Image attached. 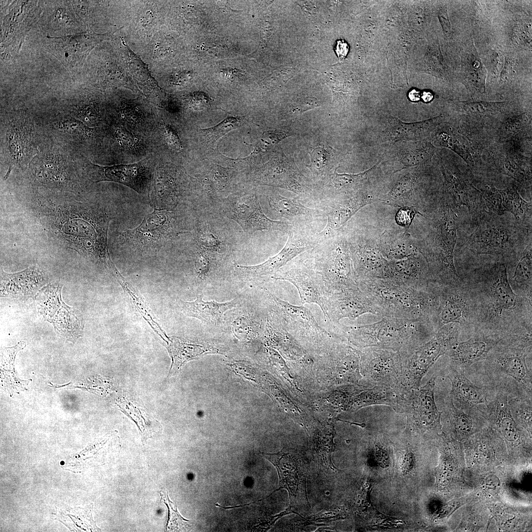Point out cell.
<instances>
[{"instance_id": "cell-49", "label": "cell", "mask_w": 532, "mask_h": 532, "mask_svg": "<svg viewBox=\"0 0 532 532\" xmlns=\"http://www.w3.org/2000/svg\"><path fill=\"white\" fill-rule=\"evenodd\" d=\"M210 260L208 255L203 251L199 252L195 261V268L200 278L204 279L208 275L210 267Z\"/></svg>"}, {"instance_id": "cell-27", "label": "cell", "mask_w": 532, "mask_h": 532, "mask_svg": "<svg viewBox=\"0 0 532 532\" xmlns=\"http://www.w3.org/2000/svg\"><path fill=\"white\" fill-rule=\"evenodd\" d=\"M445 414L450 433L454 439L461 441L479 432L481 422L485 419L477 407L468 412L457 407L449 395L445 401Z\"/></svg>"}, {"instance_id": "cell-55", "label": "cell", "mask_w": 532, "mask_h": 532, "mask_svg": "<svg viewBox=\"0 0 532 532\" xmlns=\"http://www.w3.org/2000/svg\"><path fill=\"white\" fill-rule=\"evenodd\" d=\"M137 109V108H136ZM135 108L127 107L122 110V115L129 122L137 124L141 121L140 113Z\"/></svg>"}, {"instance_id": "cell-1", "label": "cell", "mask_w": 532, "mask_h": 532, "mask_svg": "<svg viewBox=\"0 0 532 532\" xmlns=\"http://www.w3.org/2000/svg\"><path fill=\"white\" fill-rule=\"evenodd\" d=\"M461 277L475 303V332L501 339L532 332V302L514 293L508 281L505 263L496 261Z\"/></svg>"}, {"instance_id": "cell-4", "label": "cell", "mask_w": 532, "mask_h": 532, "mask_svg": "<svg viewBox=\"0 0 532 532\" xmlns=\"http://www.w3.org/2000/svg\"><path fill=\"white\" fill-rule=\"evenodd\" d=\"M433 218V230L427 238L428 244H416L428 268L429 283L454 285L462 282L454 263L457 238V216L451 206L444 202Z\"/></svg>"}, {"instance_id": "cell-54", "label": "cell", "mask_w": 532, "mask_h": 532, "mask_svg": "<svg viewBox=\"0 0 532 532\" xmlns=\"http://www.w3.org/2000/svg\"><path fill=\"white\" fill-rule=\"evenodd\" d=\"M287 136L285 133L279 131H267L263 133L262 140L268 145H274Z\"/></svg>"}, {"instance_id": "cell-7", "label": "cell", "mask_w": 532, "mask_h": 532, "mask_svg": "<svg viewBox=\"0 0 532 532\" xmlns=\"http://www.w3.org/2000/svg\"><path fill=\"white\" fill-rule=\"evenodd\" d=\"M488 213L489 217L482 214L478 218L479 224L468 239L466 246L474 254L493 256L497 261L512 265L523 252L516 247V228L491 217Z\"/></svg>"}, {"instance_id": "cell-30", "label": "cell", "mask_w": 532, "mask_h": 532, "mask_svg": "<svg viewBox=\"0 0 532 532\" xmlns=\"http://www.w3.org/2000/svg\"><path fill=\"white\" fill-rule=\"evenodd\" d=\"M43 278L34 267L16 273L8 274L1 268L0 294L2 297H21L34 294L42 285Z\"/></svg>"}, {"instance_id": "cell-40", "label": "cell", "mask_w": 532, "mask_h": 532, "mask_svg": "<svg viewBox=\"0 0 532 532\" xmlns=\"http://www.w3.org/2000/svg\"><path fill=\"white\" fill-rule=\"evenodd\" d=\"M264 457L277 468L281 487L290 490L293 483H297V470L293 461L287 454L282 451L275 454H264Z\"/></svg>"}, {"instance_id": "cell-48", "label": "cell", "mask_w": 532, "mask_h": 532, "mask_svg": "<svg viewBox=\"0 0 532 532\" xmlns=\"http://www.w3.org/2000/svg\"><path fill=\"white\" fill-rule=\"evenodd\" d=\"M117 139L120 145L129 149H135L139 144L137 137L127 130L119 128L116 131Z\"/></svg>"}, {"instance_id": "cell-35", "label": "cell", "mask_w": 532, "mask_h": 532, "mask_svg": "<svg viewBox=\"0 0 532 532\" xmlns=\"http://www.w3.org/2000/svg\"><path fill=\"white\" fill-rule=\"evenodd\" d=\"M166 348L172 359L170 373L174 374L185 363L204 354L219 353L220 351L209 346L183 342L177 337L168 339Z\"/></svg>"}, {"instance_id": "cell-2", "label": "cell", "mask_w": 532, "mask_h": 532, "mask_svg": "<svg viewBox=\"0 0 532 532\" xmlns=\"http://www.w3.org/2000/svg\"><path fill=\"white\" fill-rule=\"evenodd\" d=\"M428 319L407 320L384 317L373 323L342 327L341 334L364 347L400 351L418 346L436 333Z\"/></svg>"}, {"instance_id": "cell-19", "label": "cell", "mask_w": 532, "mask_h": 532, "mask_svg": "<svg viewBox=\"0 0 532 532\" xmlns=\"http://www.w3.org/2000/svg\"><path fill=\"white\" fill-rule=\"evenodd\" d=\"M372 199L363 191L352 193L341 198H331L315 203L327 218L324 229L318 233L319 240L331 238L342 229L348 221L361 208L372 202Z\"/></svg>"}, {"instance_id": "cell-9", "label": "cell", "mask_w": 532, "mask_h": 532, "mask_svg": "<svg viewBox=\"0 0 532 532\" xmlns=\"http://www.w3.org/2000/svg\"><path fill=\"white\" fill-rule=\"evenodd\" d=\"M438 299V306L431 322L436 332L450 323L459 324L471 334L476 331L477 314L474 301L465 282L454 285L429 283Z\"/></svg>"}, {"instance_id": "cell-18", "label": "cell", "mask_w": 532, "mask_h": 532, "mask_svg": "<svg viewBox=\"0 0 532 532\" xmlns=\"http://www.w3.org/2000/svg\"><path fill=\"white\" fill-rule=\"evenodd\" d=\"M328 320L334 329L343 318L355 319L364 315L384 316L370 299L359 287L343 290L326 297Z\"/></svg>"}, {"instance_id": "cell-36", "label": "cell", "mask_w": 532, "mask_h": 532, "mask_svg": "<svg viewBox=\"0 0 532 532\" xmlns=\"http://www.w3.org/2000/svg\"><path fill=\"white\" fill-rule=\"evenodd\" d=\"M440 116L415 123H404L396 118L389 120L386 133L392 141L416 139L427 135L439 122Z\"/></svg>"}, {"instance_id": "cell-12", "label": "cell", "mask_w": 532, "mask_h": 532, "mask_svg": "<svg viewBox=\"0 0 532 532\" xmlns=\"http://www.w3.org/2000/svg\"><path fill=\"white\" fill-rule=\"evenodd\" d=\"M296 258L281 268L273 279L292 283L298 290L301 304H317L327 320L326 295L323 281L313 265L309 251Z\"/></svg>"}, {"instance_id": "cell-33", "label": "cell", "mask_w": 532, "mask_h": 532, "mask_svg": "<svg viewBox=\"0 0 532 532\" xmlns=\"http://www.w3.org/2000/svg\"><path fill=\"white\" fill-rule=\"evenodd\" d=\"M26 346L24 341L9 347H4L1 351L0 361V379L2 388L13 394L26 390L30 380H23L19 378L14 367L16 354Z\"/></svg>"}, {"instance_id": "cell-11", "label": "cell", "mask_w": 532, "mask_h": 532, "mask_svg": "<svg viewBox=\"0 0 532 532\" xmlns=\"http://www.w3.org/2000/svg\"><path fill=\"white\" fill-rule=\"evenodd\" d=\"M532 344L516 338L502 339L490 352L485 363L492 370L509 376L532 399V376L526 362Z\"/></svg>"}, {"instance_id": "cell-31", "label": "cell", "mask_w": 532, "mask_h": 532, "mask_svg": "<svg viewBox=\"0 0 532 532\" xmlns=\"http://www.w3.org/2000/svg\"><path fill=\"white\" fill-rule=\"evenodd\" d=\"M101 176L100 180H108L119 183L134 190L143 193L149 180L147 169L141 164L121 165L100 167Z\"/></svg>"}, {"instance_id": "cell-5", "label": "cell", "mask_w": 532, "mask_h": 532, "mask_svg": "<svg viewBox=\"0 0 532 532\" xmlns=\"http://www.w3.org/2000/svg\"><path fill=\"white\" fill-rule=\"evenodd\" d=\"M309 253L320 274L326 297L359 287L348 246L342 230L334 236L319 240Z\"/></svg>"}, {"instance_id": "cell-34", "label": "cell", "mask_w": 532, "mask_h": 532, "mask_svg": "<svg viewBox=\"0 0 532 532\" xmlns=\"http://www.w3.org/2000/svg\"><path fill=\"white\" fill-rule=\"evenodd\" d=\"M532 242L524 250L516 262L510 285L517 295L532 301Z\"/></svg>"}, {"instance_id": "cell-57", "label": "cell", "mask_w": 532, "mask_h": 532, "mask_svg": "<svg viewBox=\"0 0 532 532\" xmlns=\"http://www.w3.org/2000/svg\"><path fill=\"white\" fill-rule=\"evenodd\" d=\"M440 18L445 33L449 35L451 33V28L446 7L441 10Z\"/></svg>"}, {"instance_id": "cell-28", "label": "cell", "mask_w": 532, "mask_h": 532, "mask_svg": "<svg viewBox=\"0 0 532 532\" xmlns=\"http://www.w3.org/2000/svg\"><path fill=\"white\" fill-rule=\"evenodd\" d=\"M446 190L456 207H467L472 219H478L485 211L479 191H472L461 179L442 166Z\"/></svg>"}, {"instance_id": "cell-32", "label": "cell", "mask_w": 532, "mask_h": 532, "mask_svg": "<svg viewBox=\"0 0 532 532\" xmlns=\"http://www.w3.org/2000/svg\"><path fill=\"white\" fill-rule=\"evenodd\" d=\"M462 58L463 83L470 91L484 93L487 71L473 43L467 46Z\"/></svg>"}, {"instance_id": "cell-26", "label": "cell", "mask_w": 532, "mask_h": 532, "mask_svg": "<svg viewBox=\"0 0 532 532\" xmlns=\"http://www.w3.org/2000/svg\"><path fill=\"white\" fill-rule=\"evenodd\" d=\"M449 367L447 378L451 384L449 395L455 406L468 412L488 402L487 392L470 381L465 375V370L450 366Z\"/></svg>"}, {"instance_id": "cell-25", "label": "cell", "mask_w": 532, "mask_h": 532, "mask_svg": "<svg viewBox=\"0 0 532 532\" xmlns=\"http://www.w3.org/2000/svg\"><path fill=\"white\" fill-rule=\"evenodd\" d=\"M268 206L276 216L293 227H311L317 220L324 217L322 211L303 204L297 198H289L278 193L267 196Z\"/></svg>"}, {"instance_id": "cell-24", "label": "cell", "mask_w": 532, "mask_h": 532, "mask_svg": "<svg viewBox=\"0 0 532 532\" xmlns=\"http://www.w3.org/2000/svg\"><path fill=\"white\" fill-rule=\"evenodd\" d=\"M401 285L426 291L429 288L428 268L421 254L389 261L388 278Z\"/></svg>"}, {"instance_id": "cell-23", "label": "cell", "mask_w": 532, "mask_h": 532, "mask_svg": "<svg viewBox=\"0 0 532 532\" xmlns=\"http://www.w3.org/2000/svg\"><path fill=\"white\" fill-rule=\"evenodd\" d=\"M501 339L481 331L472 333L466 341L453 343L447 351L449 366L465 370L472 365L485 360Z\"/></svg>"}, {"instance_id": "cell-14", "label": "cell", "mask_w": 532, "mask_h": 532, "mask_svg": "<svg viewBox=\"0 0 532 532\" xmlns=\"http://www.w3.org/2000/svg\"><path fill=\"white\" fill-rule=\"evenodd\" d=\"M265 292L273 307V312L289 332L300 338L314 341H321L334 336L319 325L308 308L302 305L291 304L277 297L267 289Z\"/></svg>"}, {"instance_id": "cell-43", "label": "cell", "mask_w": 532, "mask_h": 532, "mask_svg": "<svg viewBox=\"0 0 532 532\" xmlns=\"http://www.w3.org/2000/svg\"><path fill=\"white\" fill-rule=\"evenodd\" d=\"M489 213L498 216L504 215L500 190L495 187L486 185L478 190Z\"/></svg>"}, {"instance_id": "cell-6", "label": "cell", "mask_w": 532, "mask_h": 532, "mask_svg": "<svg viewBox=\"0 0 532 532\" xmlns=\"http://www.w3.org/2000/svg\"><path fill=\"white\" fill-rule=\"evenodd\" d=\"M460 326L446 324L426 342L414 348L399 351L403 367L404 384L407 390L420 387L421 381L437 360L458 340Z\"/></svg>"}, {"instance_id": "cell-20", "label": "cell", "mask_w": 532, "mask_h": 532, "mask_svg": "<svg viewBox=\"0 0 532 532\" xmlns=\"http://www.w3.org/2000/svg\"><path fill=\"white\" fill-rule=\"evenodd\" d=\"M99 35L85 32L79 34L51 37L47 36L43 46L56 57L73 75L83 65Z\"/></svg>"}, {"instance_id": "cell-50", "label": "cell", "mask_w": 532, "mask_h": 532, "mask_svg": "<svg viewBox=\"0 0 532 532\" xmlns=\"http://www.w3.org/2000/svg\"><path fill=\"white\" fill-rule=\"evenodd\" d=\"M416 214L423 215L415 207H406L398 211L395 219L399 225L405 228L407 231Z\"/></svg>"}, {"instance_id": "cell-59", "label": "cell", "mask_w": 532, "mask_h": 532, "mask_svg": "<svg viewBox=\"0 0 532 532\" xmlns=\"http://www.w3.org/2000/svg\"><path fill=\"white\" fill-rule=\"evenodd\" d=\"M422 98L425 102L430 101L433 98L432 94L429 92H424L422 94Z\"/></svg>"}, {"instance_id": "cell-42", "label": "cell", "mask_w": 532, "mask_h": 532, "mask_svg": "<svg viewBox=\"0 0 532 532\" xmlns=\"http://www.w3.org/2000/svg\"><path fill=\"white\" fill-rule=\"evenodd\" d=\"M510 411L516 422L528 432H532V399L528 397L522 399H508Z\"/></svg>"}, {"instance_id": "cell-8", "label": "cell", "mask_w": 532, "mask_h": 532, "mask_svg": "<svg viewBox=\"0 0 532 532\" xmlns=\"http://www.w3.org/2000/svg\"><path fill=\"white\" fill-rule=\"evenodd\" d=\"M109 220L105 213L86 208L77 218L65 221L62 231L64 235L77 236L80 244L76 250L80 254L96 263L108 266L111 260L107 246Z\"/></svg>"}, {"instance_id": "cell-10", "label": "cell", "mask_w": 532, "mask_h": 532, "mask_svg": "<svg viewBox=\"0 0 532 532\" xmlns=\"http://www.w3.org/2000/svg\"><path fill=\"white\" fill-rule=\"evenodd\" d=\"M286 233L287 241L283 249L274 256L256 266L237 265L236 270L248 280H265L271 279L279 270L298 255L314 248L318 243L317 233L311 227L290 226Z\"/></svg>"}, {"instance_id": "cell-47", "label": "cell", "mask_w": 532, "mask_h": 532, "mask_svg": "<svg viewBox=\"0 0 532 532\" xmlns=\"http://www.w3.org/2000/svg\"><path fill=\"white\" fill-rule=\"evenodd\" d=\"M463 108L466 112L473 114H487L499 111L506 103L502 101H464Z\"/></svg>"}, {"instance_id": "cell-21", "label": "cell", "mask_w": 532, "mask_h": 532, "mask_svg": "<svg viewBox=\"0 0 532 532\" xmlns=\"http://www.w3.org/2000/svg\"><path fill=\"white\" fill-rule=\"evenodd\" d=\"M226 208L228 216L237 223L248 234L262 231L286 233L290 226L284 221H275L267 217L255 195L234 199L228 203Z\"/></svg>"}, {"instance_id": "cell-52", "label": "cell", "mask_w": 532, "mask_h": 532, "mask_svg": "<svg viewBox=\"0 0 532 532\" xmlns=\"http://www.w3.org/2000/svg\"><path fill=\"white\" fill-rule=\"evenodd\" d=\"M162 131L167 143L173 149L180 151L182 148L178 135L171 126L163 125Z\"/></svg>"}, {"instance_id": "cell-15", "label": "cell", "mask_w": 532, "mask_h": 532, "mask_svg": "<svg viewBox=\"0 0 532 532\" xmlns=\"http://www.w3.org/2000/svg\"><path fill=\"white\" fill-rule=\"evenodd\" d=\"M367 376L373 386L408 392L404 384L402 359L399 351L370 347L363 355Z\"/></svg>"}, {"instance_id": "cell-58", "label": "cell", "mask_w": 532, "mask_h": 532, "mask_svg": "<svg viewBox=\"0 0 532 532\" xmlns=\"http://www.w3.org/2000/svg\"><path fill=\"white\" fill-rule=\"evenodd\" d=\"M409 98L411 101H417L420 99V93L419 92L416 90H412L409 93Z\"/></svg>"}, {"instance_id": "cell-29", "label": "cell", "mask_w": 532, "mask_h": 532, "mask_svg": "<svg viewBox=\"0 0 532 532\" xmlns=\"http://www.w3.org/2000/svg\"><path fill=\"white\" fill-rule=\"evenodd\" d=\"M236 299L225 302L216 301H204L203 295H200L193 301L179 300L178 303L180 311L185 315L198 318L201 321L212 325L220 324L225 313L238 305Z\"/></svg>"}, {"instance_id": "cell-17", "label": "cell", "mask_w": 532, "mask_h": 532, "mask_svg": "<svg viewBox=\"0 0 532 532\" xmlns=\"http://www.w3.org/2000/svg\"><path fill=\"white\" fill-rule=\"evenodd\" d=\"M477 408L490 426L504 439L508 447L519 449L530 445L531 439L514 419L507 394L501 389L497 391L493 400Z\"/></svg>"}, {"instance_id": "cell-16", "label": "cell", "mask_w": 532, "mask_h": 532, "mask_svg": "<svg viewBox=\"0 0 532 532\" xmlns=\"http://www.w3.org/2000/svg\"><path fill=\"white\" fill-rule=\"evenodd\" d=\"M435 377L421 387L412 389L405 397L401 411L406 412L416 428L422 432H438L441 428L442 411L438 410L434 399Z\"/></svg>"}, {"instance_id": "cell-37", "label": "cell", "mask_w": 532, "mask_h": 532, "mask_svg": "<svg viewBox=\"0 0 532 532\" xmlns=\"http://www.w3.org/2000/svg\"><path fill=\"white\" fill-rule=\"evenodd\" d=\"M266 322L264 323L259 315L254 312H246L234 317L231 323V328L235 336L242 340H248L261 333L266 328Z\"/></svg>"}, {"instance_id": "cell-44", "label": "cell", "mask_w": 532, "mask_h": 532, "mask_svg": "<svg viewBox=\"0 0 532 532\" xmlns=\"http://www.w3.org/2000/svg\"><path fill=\"white\" fill-rule=\"evenodd\" d=\"M240 122L238 118L229 117L214 127L202 130V133L207 142L213 143L229 132L237 128Z\"/></svg>"}, {"instance_id": "cell-22", "label": "cell", "mask_w": 532, "mask_h": 532, "mask_svg": "<svg viewBox=\"0 0 532 532\" xmlns=\"http://www.w3.org/2000/svg\"><path fill=\"white\" fill-rule=\"evenodd\" d=\"M174 219L171 212L154 208L141 223L121 233L124 241L139 247H152L161 244L175 233Z\"/></svg>"}, {"instance_id": "cell-56", "label": "cell", "mask_w": 532, "mask_h": 532, "mask_svg": "<svg viewBox=\"0 0 532 532\" xmlns=\"http://www.w3.org/2000/svg\"><path fill=\"white\" fill-rule=\"evenodd\" d=\"M349 46L343 40H338L336 42L334 50L337 56L340 60H343L347 56L349 51Z\"/></svg>"}, {"instance_id": "cell-53", "label": "cell", "mask_w": 532, "mask_h": 532, "mask_svg": "<svg viewBox=\"0 0 532 532\" xmlns=\"http://www.w3.org/2000/svg\"><path fill=\"white\" fill-rule=\"evenodd\" d=\"M208 103V97L203 93H195L191 97V104L196 110H202L207 106Z\"/></svg>"}, {"instance_id": "cell-39", "label": "cell", "mask_w": 532, "mask_h": 532, "mask_svg": "<svg viewBox=\"0 0 532 532\" xmlns=\"http://www.w3.org/2000/svg\"><path fill=\"white\" fill-rule=\"evenodd\" d=\"M378 163L370 169L364 172L356 174H338L336 172V168L329 177V186L332 187L335 193L352 194L353 191L360 188L368 174L376 167Z\"/></svg>"}, {"instance_id": "cell-13", "label": "cell", "mask_w": 532, "mask_h": 532, "mask_svg": "<svg viewBox=\"0 0 532 532\" xmlns=\"http://www.w3.org/2000/svg\"><path fill=\"white\" fill-rule=\"evenodd\" d=\"M61 292L62 287L58 285L50 284L41 289L36 298L38 311L53 324L58 334L73 342L82 334L83 320L77 309L63 302Z\"/></svg>"}, {"instance_id": "cell-38", "label": "cell", "mask_w": 532, "mask_h": 532, "mask_svg": "<svg viewBox=\"0 0 532 532\" xmlns=\"http://www.w3.org/2000/svg\"><path fill=\"white\" fill-rule=\"evenodd\" d=\"M502 206L505 211L510 212L518 221L532 219V202L524 200L517 190L509 187L500 190Z\"/></svg>"}, {"instance_id": "cell-41", "label": "cell", "mask_w": 532, "mask_h": 532, "mask_svg": "<svg viewBox=\"0 0 532 532\" xmlns=\"http://www.w3.org/2000/svg\"><path fill=\"white\" fill-rule=\"evenodd\" d=\"M437 141L439 145L451 149L468 164L472 165L470 147L464 136L449 130L440 133L437 137Z\"/></svg>"}, {"instance_id": "cell-51", "label": "cell", "mask_w": 532, "mask_h": 532, "mask_svg": "<svg viewBox=\"0 0 532 532\" xmlns=\"http://www.w3.org/2000/svg\"><path fill=\"white\" fill-rule=\"evenodd\" d=\"M199 241L203 247L210 250L216 251L220 248L221 244L217 236L208 231H205L200 233Z\"/></svg>"}, {"instance_id": "cell-45", "label": "cell", "mask_w": 532, "mask_h": 532, "mask_svg": "<svg viewBox=\"0 0 532 532\" xmlns=\"http://www.w3.org/2000/svg\"><path fill=\"white\" fill-rule=\"evenodd\" d=\"M311 156L310 167L314 177H325L332 168L328 152L323 148L318 147L314 149Z\"/></svg>"}, {"instance_id": "cell-3", "label": "cell", "mask_w": 532, "mask_h": 532, "mask_svg": "<svg viewBox=\"0 0 532 532\" xmlns=\"http://www.w3.org/2000/svg\"><path fill=\"white\" fill-rule=\"evenodd\" d=\"M359 287L384 317L431 321L438 306V298L429 286L423 291L388 279H370L359 281Z\"/></svg>"}, {"instance_id": "cell-46", "label": "cell", "mask_w": 532, "mask_h": 532, "mask_svg": "<svg viewBox=\"0 0 532 532\" xmlns=\"http://www.w3.org/2000/svg\"><path fill=\"white\" fill-rule=\"evenodd\" d=\"M433 152V146L429 144L405 153L401 162L405 167L423 164L431 159Z\"/></svg>"}]
</instances>
